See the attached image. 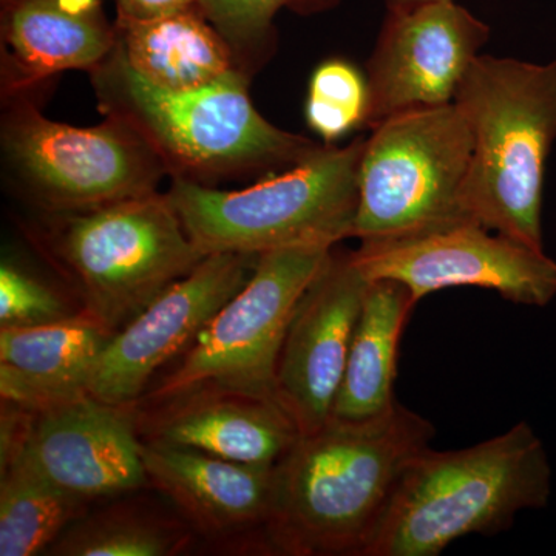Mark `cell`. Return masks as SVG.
I'll return each instance as SVG.
<instances>
[{"mask_svg": "<svg viewBox=\"0 0 556 556\" xmlns=\"http://www.w3.org/2000/svg\"><path fill=\"white\" fill-rule=\"evenodd\" d=\"M260 255L214 252L121 328L102 350L86 393L134 407L152 376L192 345L211 318L248 283Z\"/></svg>", "mask_w": 556, "mask_h": 556, "instance_id": "12", "label": "cell"}, {"mask_svg": "<svg viewBox=\"0 0 556 556\" xmlns=\"http://www.w3.org/2000/svg\"><path fill=\"white\" fill-rule=\"evenodd\" d=\"M367 76L350 62L331 60L318 65L309 80L305 116L309 129L332 144L351 130L367 126Z\"/></svg>", "mask_w": 556, "mask_h": 556, "instance_id": "24", "label": "cell"}, {"mask_svg": "<svg viewBox=\"0 0 556 556\" xmlns=\"http://www.w3.org/2000/svg\"><path fill=\"white\" fill-rule=\"evenodd\" d=\"M2 153L9 170L49 214L87 211L159 192L170 175L129 124L105 116L75 127L43 116L31 94L3 98Z\"/></svg>", "mask_w": 556, "mask_h": 556, "instance_id": "7", "label": "cell"}, {"mask_svg": "<svg viewBox=\"0 0 556 556\" xmlns=\"http://www.w3.org/2000/svg\"><path fill=\"white\" fill-rule=\"evenodd\" d=\"M86 501L58 489L16 455L2 456L0 556L49 551Z\"/></svg>", "mask_w": 556, "mask_h": 556, "instance_id": "21", "label": "cell"}, {"mask_svg": "<svg viewBox=\"0 0 556 556\" xmlns=\"http://www.w3.org/2000/svg\"><path fill=\"white\" fill-rule=\"evenodd\" d=\"M115 25L130 67L161 89H197L240 70L229 43L201 11L155 21L116 20Z\"/></svg>", "mask_w": 556, "mask_h": 556, "instance_id": "20", "label": "cell"}, {"mask_svg": "<svg viewBox=\"0 0 556 556\" xmlns=\"http://www.w3.org/2000/svg\"><path fill=\"white\" fill-rule=\"evenodd\" d=\"M448 2V0H387L388 10H404L422 3Z\"/></svg>", "mask_w": 556, "mask_h": 556, "instance_id": "27", "label": "cell"}, {"mask_svg": "<svg viewBox=\"0 0 556 556\" xmlns=\"http://www.w3.org/2000/svg\"><path fill=\"white\" fill-rule=\"evenodd\" d=\"M148 426V441L257 466H274L302 437L277 399L222 390L161 404Z\"/></svg>", "mask_w": 556, "mask_h": 556, "instance_id": "17", "label": "cell"}, {"mask_svg": "<svg viewBox=\"0 0 556 556\" xmlns=\"http://www.w3.org/2000/svg\"><path fill=\"white\" fill-rule=\"evenodd\" d=\"M3 405L2 456L22 457L58 489L87 503L148 484L134 407L89 394L40 409Z\"/></svg>", "mask_w": 556, "mask_h": 556, "instance_id": "11", "label": "cell"}, {"mask_svg": "<svg viewBox=\"0 0 556 556\" xmlns=\"http://www.w3.org/2000/svg\"><path fill=\"white\" fill-rule=\"evenodd\" d=\"M86 311L35 327L0 328V393L5 404L40 409L86 393L112 339Z\"/></svg>", "mask_w": 556, "mask_h": 556, "instance_id": "18", "label": "cell"}, {"mask_svg": "<svg viewBox=\"0 0 556 556\" xmlns=\"http://www.w3.org/2000/svg\"><path fill=\"white\" fill-rule=\"evenodd\" d=\"M353 257L368 280L397 281L416 303L459 287L490 289L507 302L535 308L556 298L555 260L473 218L361 241Z\"/></svg>", "mask_w": 556, "mask_h": 556, "instance_id": "10", "label": "cell"}, {"mask_svg": "<svg viewBox=\"0 0 556 556\" xmlns=\"http://www.w3.org/2000/svg\"><path fill=\"white\" fill-rule=\"evenodd\" d=\"M365 139L324 144L295 166L241 190L172 177L167 197L204 255H262L294 247H336L353 239Z\"/></svg>", "mask_w": 556, "mask_h": 556, "instance_id": "5", "label": "cell"}, {"mask_svg": "<svg viewBox=\"0 0 556 556\" xmlns=\"http://www.w3.org/2000/svg\"><path fill=\"white\" fill-rule=\"evenodd\" d=\"M340 0H201V13L229 43L237 67L251 76L268 61L276 46L274 17L291 10L309 16L338 5Z\"/></svg>", "mask_w": 556, "mask_h": 556, "instance_id": "23", "label": "cell"}, {"mask_svg": "<svg viewBox=\"0 0 556 556\" xmlns=\"http://www.w3.org/2000/svg\"><path fill=\"white\" fill-rule=\"evenodd\" d=\"M0 33L3 98L67 70L91 73L118 46L101 0H0Z\"/></svg>", "mask_w": 556, "mask_h": 556, "instance_id": "15", "label": "cell"}, {"mask_svg": "<svg viewBox=\"0 0 556 556\" xmlns=\"http://www.w3.org/2000/svg\"><path fill=\"white\" fill-rule=\"evenodd\" d=\"M416 305L404 285L369 281L331 419L362 422L396 404L399 342Z\"/></svg>", "mask_w": 556, "mask_h": 556, "instance_id": "19", "label": "cell"}, {"mask_svg": "<svg viewBox=\"0 0 556 556\" xmlns=\"http://www.w3.org/2000/svg\"><path fill=\"white\" fill-rule=\"evenodd\" d=\"M116 20L155 21L174 14L201 11V0H115Z\"/></svg>", "mask_w": 556, "mask_h": 556, "instance_id": "26", "label": "cell"}, {"mask_svg": "<svg viewBox=\"0 0 556 556\" xmlns=\"http://www.w3.org/2000/svg\"><path fill=\"white\" fill-rule=\"evenodd\" d=\"M50 215L51 257L113 334L206 257L167 193Z\"/></svg>", "mask_w": 556, "mask_h": 556, "instance_id": "6", "label": "cell"}, {"mask_svg": "<svg viewBox=\"0 0 556 556\" xmlns=\"http://www.w3.org/2000/svg\"><path fill=\"white\" fill-rule=\"evenodd\" d=\"M369 281L353 252H329L300 298L278 357L276 397L302 437L331 420Z\"/></svg>", "mask_w": 556, "mask_h": 556, "instance_id": "14", "label": "cell"}, {"mask_svg": "<svg viewBox=\"0 0 556 556\" xmlns=\"http://www.w3.org/2000/svg\"><path fill=\"white\" fill-rule=\"evenodd\" d=\"M490 27L455 0L388 10L367 64V127L413 109L455 101Z\"/></svg>", "mask_w": 556, "mask_h": 556, "instance_id": "13", "label": "cell"}, {"mask_svg": "<svg viewBox=\"0 0 556 556\" xmlns=\"http://www.w3.org/2000/svg\"><path fill=\"white\" fill-rule=\"evenodd\" d=\"M90 75L101 112L148 139L170 177L204 185L208 178L289 169L321 148L263 118L241 70L197 89H161L135 72L116 46Z\"/></svg>", "mask_w": 556, "mask_h": 556, "instance_id": "3", "label": "cell"}, {"mask_svg": "<svg viewBox=\"0 0 556 556\" xmlns=\"http://www.w3.org/2000/svg\"><path fill=\"white\" fill-rule=\"evenodd\" d=\"M73 316L67 303L42 280L20 266L0 268V328L35 327Z\"/></svg>", "mask_w": 556, "mask_h": 556, "instance_id": "25", "label": "cell"}, {"mask_svg": "<svg viewBox=\"0 0 556 556\" xmlns=\"http://www.w3.org/2000/svg\"><path fill=\"white\" fill-rule=\"evenodd\" d=\"M552 495L546 447L527 422L463 450L428 447L409 463L362 556H437L493 535Z\"/></svg>", "mask_w": 556, "mask_h": 556, "instance_id": "2", "label": "cell"}, {"mask_svg": "<svg viewBox=\"0 0 556 556\" xmlns=\"http://www.w3.org/2000/svg\"><path fill=\"white\" fill-rule=\"evenodd\" d=\"M455 104L473 142L464 211L484 228L544 251V178L556 141V61L535 64L481 54L460 83Z\"/></svg>", "mask_w": 556, "mask_h": 556, "instance_id": "4", "label": "cell"}, {"mask_svg": "<svg viewBox=\"0 0 556 556\" xmlns=\"http://www.w3.org/2000/svg\"><path fill=\"white\" fill-rule=\"evenodd\" d=\"M433 438V424L399 402L375 419H331L300 437L276 464L270 544L287 555H364L409 463Z\"/></svg>", "mask_w": 556, "mask_h": 556, "instance_id": "1", "label": "cell"}, {"mask_svg": "<svg viewBox=\"0 0 556 556\" xmlns=\"http://www.w3.org/2000/svg\"><path fill=\"white\" fill-rule=\"evenodd\" d=\"M188 543L178 526L150 515L113 508L65 530L50 547L62 556H167Z\"/></svg>", "mask_w": 556, "mask_h": 556, "instance_id": "22", "label": "cell"}, {"mask_svg": "<svg viewBox=\"0 0 556 556\" xmlns=\"http://www.w3.org/2000/svg\"><path fill=\"white\" fill-rule=\"evenodd\" d=\"M142 460L149 481L204 535L268 525L276 464L233 463L159 441L142 442Z\"/></svg>", "mask_w": 556, "mask_h": 556, "instance_id": "16", "label": "cell"}, {"mask_svg": "<svg viewBox=\"0 0 556 556\" xmlns=\"http://www.w3.org/2000/svg\"><path fill=\"white\" fill-rule=\"evenodd\" d=\"M471 131L455 101L371 127L358 172L354 239H387L470 218L463 207Z\"/></svg>", "mask_w": 556, "mask_h": 556, "instance_id": "8", "label": "cell"}, {"mask_svg": "<svg viewBox=\"0 0 556 556\" xmlns=\"http://www.w3.org/2000/svg\"><path fill=\"white\" fill-rule=\"evenodd\" d=\"M332 248L294 247L260 255L248 283L201 329L181 364L150 391V404L206 390L277 399L278 357L292 314Z\"/></svg>", "mask_w": 556, "mask_h": 556, "instance_id": "9", "label": "cell"}]
</instances>
